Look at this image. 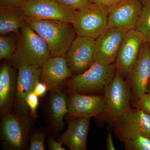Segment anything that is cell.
<instances>
[{
	"label": "cell",
	"instance_id": "cell-1",
	"mask_svg": "<svg viewBox=\"0 0 150 150\" xmlns=\"http://www.w3.org/2000/svg\"><path fill=\"white\" fill-rule=\"evenodd\" d=\"M18 35L16 49L11 59L13 67L17 69L27 65L42 68L51 58L46 40L27 23L22 27Z\"/></svg>",
	"mask_w": 150,
	"mask_h": 150
},
{
	"label": "cell",
	"instance_id": "cell-2",
	"mask_svg": "<svg viewBox=\"0 0 150 150\" xmlns=\"http://www.w3.org/2000/svg\"><path fill=\"white\" fill-rule=\"evenodd\" d=\"M26 23L46 40L50 49L51 57H64L77 36L71 23L27 18Z\"/></svg>",
	"mask_w": 150,
	"mask_h": 150
},
{
	"label": "cell",
	"instance_id": "cell-3",
	"mask_svg": "<svg viewBox=\"0 0 150 150\" xmlns=\"http://www.w3.org/2000/svg\"><path fill=\"white\" fill-rule=\"evenodd\" d=\"M116 71L115 63L107 64L94 61L85 71L73 76L65 83L68 89L74 93L99 91L111 82Z\"/></svg>",
	"mask_w": 150,
	"mask_h": 150
},
{
	"label": "cell",
	"instance_id": "cell-4",
	"mask_svg": "<svg viewBox=\"0 0 150 150\" xmlns=\"http://www.w3.org/2000/svg\"><path fill=\"white\" fill-rule=\"evenodd\" d=\"M30 128L29 115L10 112L2 117L1 135L3 146L8 150L24 149Z\"/></svg>",
	"mask_w": 150,
	"mask_h": 150
},
{
	"label": "cell",
	"instance_id": "cell-5",
	"mask_svg": "<svg viewBox=\"0 0 150 150\" xmlns=\"http://www.w3.org/2000/svg\"><path fill=\"white\" fill-rule=\"evenodd\" d=\"M130 87L117 71L112 80L104 89L106 109L105 117L112 123L130 106Z\"/></svg>",
	"mask_w": 150,
	"mask_h": 150
},
{
	"label": "cell",
	"instance_id": "cell-6",
	"mask_svg": "<svg viewBox=\"0 0 150 150\" xmlns=\"http://www.w3.org/2000/svg\"><path fill=\"white\" fill-rule=\"evenodd\" d=\"M112 123L115 134L122 143L139 135L150 139V116L136 108L129 107Z\"/></svg>",
	"mask_w": 150,
	"mask_h": 150
},
{
	"label": "cell",
	"instance_id": "cell-7",
	"mask_svg": "<svg viewBox=\"0 0 150 150\" xmlns=\"http://www.w3.org/2000/svg\"><path fill=\"white\" fill-rule=\"evenodd\" d=\"M108 9L96 4L78 11L72 23L77 35L96 39L108 28Z\"/></svg>",
	"mask_w": 150,
	"mask_h": 150
},
{
	"label": "cell",
	"instance_id": "cell-8",
	"mask_svg": "<svg viewBox=\"0 0 150 150\" xmlns=\"http://www.w3.org/2000/svg\"><path fill=\"white\" fill-rule=\"evenodd\" d=\"M21 8L27 18L56 20L71 23L78 12L54 0H28Z\"/></svg>",
	"mask_w": 150,
	"mask_h": 150
},
{
	"label": "cell",
	"instance_id": "cell-9",
	"mask_svg": "<svg viewBox=\"0 0 150 150\" xmlns=\"http://www.w3.org/2000/svg\"><path fill=\"white\" fill-rule=\"evenodd\" d=\"M96 39L77 36L64 58L73 75H77L87 69L93 62Z\"/></svg>",
	"mask_w": 150,
	"mask_h": 150
},
{
	"label": "cell",
	"instance_id": "cell-10",
	"mask_svg": "<svg viewBox=\"0 0 150 150\" xmlns=\"http://www.w3.org/2000/svg\"><path fill=\"white\" fill-rule=\"evenodd\" d=\"M67 118H90L103 115L106 109L104 96L74 93L67 98Z\"/></svg>",
	"mask_w": 150,
	"mask_h": 150
},
{
	"label": "cell",
	"instance_id": "cell-11",
	"mask_svg": "<svg viewBox=\"0 0 150 150\" xmlns=\"http://www.w3.org/2000/svg\"><path fill=\"white\" fill-rule=\"evenodd\" d=\"M42 68L27 65L18 69L15 96L13 106L14 112L29 115V108L26 104V98L33 91L35 85L39 81Z\"/></svg>",
	"mask_w": 150,
	"mask_h": 150
},
{
	"label": "cell",
	"instance_id": "cell-12",
	"mask_svg": "<svg viewBox=\"0 0 150 150\" xmlns=\"http://www.w3.org/2000/svg\"><path fill=\"white\" fill-rule=\"evenodd\" d=\"M144 42L142 33L131 29L123 37L115 62L117 71L121 75L130 74L137 62L140 48Z\"/></svg>",
	"mask_w": 150,
	"mask_h": 150
},
{
	"label": "cell",
	"instance_id": "cell-13",
	"mask_svg": "<svg viewBox=\"0 0 150 150\" xmlns=\"http://www.w3.org/2000/svg\"><path fill=\"white\" fill-rule=\"evenodd\" d=\"M143 6L141 0H122L108 8V28L134 29Z\"/></svg>",
	"mask_w": 150,
	"mask_h": 150
},
{
	"label": "cell",
	"instance_id": "cell-14",
	"mask_svg": "<svg viewBox=\"0 0 150 150\" xmlns=\"http://www.w3.org/2000/svg\"><path fill=\"white\" fill-rule=\"evenodd\" d=\"M127 30L108 28L96 39L93 62L107 64L115 63L123 37Z\"/></svg>",
	"mask_w": 150,
	"mask_h": 150
},
{
	"label": "cell",
	"instance_id": "cell-15",
	"mask_svg": "<svg viewBox=\"0 0 150 150\" xmlns=\"http://www.w3.org/2000/svg\"><path fill=\"white\" fill-rule=\"evenodd\" d=\"M72 76L64 57H51L42 68L39 81L46 84L48 91L58 92Z\"/></svg>",
	"mask_w": 150,
	"mask_h": 150
},
{
	"label": "cell",
	"instance_id": "cell-16",
	"mask_svg": "<svg viewBox=\"0 0 150 150\" xmlns=\"http://www.w3.org/2000/svg\"><path fill=\"white\" fill-rule=\"evenodd\" d=\"M129 76L131 93L136 100L147 92L150 77V46L146 42L142 44L136 64Z\"/></svg>",
	"mask_w": 150,
	"mask_h": 150
},
{
	"label": "cell",
	"instance_id": "cell-17",
	"mask_svg": "<svg viewBox=\"0 0 150 150\" xmlns=\"http://www.w3.org/2000/svg\"><path fill=\"white\" fill-rule=\"evenodd\" d=\"M14 69L9 60L0 69V112L2 117L10 113L13 106L17 77Z\"/></svg>",
	"mask_w": 150,
	"mask_h": 150
},
{
	"label": "cell",
	"instance_id": "cell-18",
	"mask_svg": "<svg viewBox=\"0 0 150 150\" xmlns=\"http://www.w3.org/2000/svg\"><path fill=\"white\" fill-rule=\"evenodd\" d=\"M90 125V118L72 119L66 131L59 138V142L71 150H86Z\"/></svg>",
	"mask_w": 150,
	"mask_h": 150
},
{
	"label": "cell",
	"instance_id": "cell-19",
	"mask_svg": "<svg viewBox=\"0 0 150 150\" xmlns=\"http://www.w3.org/2000/svg\"><path fill=\"white\" fill-rule=\"evenodd\" d=\"M27 17L21 9L13 7H0V34H18L22 27L26 23Z\"/></svg>",
	"mask_w": 150,
	"mask_h": 150
},
{
	"label": "cell",
	"instance_id": "cell-20",
	"mask_svg": "<svg viewBox=\"0 0 150 150\" xmlns=\"http://www.w3.org/2000/svg\"><path fill=\"white\" fill-rule=\"evenodd\" d=\"M49 108L53 127L57 131H61L64 126V117L68 112L67 98L64 93H52L49 99Z\"/></svg>",
	"mask_w": 150,
	"mask_h": 150
},
{
	"label": "cell",
	"instance_id": "cell-21",
	"mask_svg": "<svg viewBox=\"0 0 150 150\" xmlns=\"http://www.w3.org/2000/svg\"><path fill=\"white\" fill-rule=\"evenodd\" d=\"M17 41L11 35L0 36V59L11 60L16 48Z\"/></svg>",
	"mask_w": 150,
	"mask_h": 150
},
{
	"label": "cell",
	"instance_id": "cell-22",
	"mask_svg": "<svg viewBox=\"0 0 150 150\" xmlns=\"http://www.w3.org/2000/svg\"><path fill=\"white\" fill-rule=\"evenodd\" d=\"M134 29L143 35L150 32V3L143 6Z\"/></svg>",
	"mask_w": 150,
	"mask_h": 150
},
{
	"label": "cell",
	"instance_id": "cell-23",
	"mask_svg": "<svg viewBox=\"0 0 150 150\" xmlns=\"http://www.w3.org/2000/svg\"><path fill=\"white\" fill-rule=\"evenodd\" d=\"M127 150H150V139L144 136H137L123 142Z\"/></svg>",
	"mask_w": 150,
	"mask_h": 150
},
{
	"label": "cell",
	"instance_id": "cell-24",
	"mask_svg": "<svg viewBox=\"0 0 150 150\" xmlns=\"http://www.w3.org/2000/svg\"><path fill=\"white\" fill-rule=\"evenodd\" d=\"M66 7L75 11H82L90 8L94 4L90 0H54Z\"/></svg>",
	"mask_w": 150,
	"mask_h": 150
},
{
	"label": "cell",
	"instance_id": "cell-25",
	"mask_svg": "<svg viewBox=\"0 0 150 150\" xmlns=\"http://www.w3.org/2000/svg\"><path fill=\"white\" fill-rule=\"evenodd\" d=\"M46 135L42 132H36L31 135L30 139L29 150H45Z\"/></svg>",
	"mask_w": 150,
	"mask_h": 150
},
{
	"label": "cell",
	"instance_id": "cell-26",
	"mask_svg": "<svg viewBox=\"0 0 150 150\" xmlns=\"http://www.w3.org/2000/svg\"><path fill=\"white\" fill-rule=\"evenodd\" d=\"M134 105L150 116V93H146L140 96L135 100Z\"/></svg>",
	"mask_w": 150,
	"mask_h": 150
},
{
	"label": "cell",
	"instance_id": "cell-27",
	"mask_svg": "<svg viewBox=\"0 0 150 150\" xmlns=\"http://www.w3.org/2000/svg\"><path fill=\"white\" fill-rule=\"evenodd\" d=\"M26 104L29 109L30 115L31 118L35 119L36 118V110L38 104V96L32 91L28 96L26 99Z\"/></svg>",
	"mask_w": 150,
	"mask_h": 150
},
{
	"label": "cell",
	"instance_id": "cell-28",
	"mask_svg": "<svg viewBox=\"0 0 150 150\" xmlns=\"http://www.w3.org/2000/svg\"><path fill=\"white\" fill-rule=\"evenodd\" d=\"M28 0H0V7H13L21 8L26 4Z\"/></svg>",
	"mask_w": 150,
	"mask_h": 150
},
{
	"label": "cell",
	"instance_id": "cell-29",
	"mask_svg": "<svg viewBox=\"0 0 150 150\" xmlns=\"http://www.w3.org/2000/svg\"><path fill=\"white\" fill-rule=\"evenodd\" d=\"M122 0H90L94 4L102 6L108 9L113 6Z\"/></svg>",
	"mask_w": 150,
	"mask_h": 150
},
{
	"label": "cell",
	"instance_id": "cell-30",
	"mask_svg": "<svg viewBox=\"0 0 150 150\" xmlns=\"http://www.w3.org/2000/svg\"><path fill=\"white\" fill-rule=\"evenodd\" d=\"M48 91L46 84L38 81L35 85L33 91L38 97L43 96Z\"/></svg>",
	"mask_w": 150,
	"mask_h": 150
},
{
	"label": "cell",
	"instance_id": "cell-31",
	"mask_svg": "<svg viewBox=\"0 0 150 150\" xmlns=\"http://www.w3.org/2000/svg\"><path fill=\"white\" fill-rule=\"evenodd\" d=\"M63 144L61 142H56L54 139L49 137L48 141V147L49 150H65L64 148L62 146Z\"/></svg>",
	"mask_w": 150,
	"mask_h": 150
},
{
	"label": "cell",
	"instance_id": "cell-32",
	"mask_svg": "<svg viewBox=\"0 0 150 150\" xmlns=\"http://www.w3.org/2000/svg\"><path fill=\"white\" fill-rule=\"evenodd\" d=\"M107 149L108 150H115V149L113 144L112 138L111 133H108L107 139Z\"/></svg>",
	"mask_w": 150,
	"mask_h": 150
},
{
	"label": "cell",
	"instance_id": "cell-33",
	"mask_svg": "<svg viewBox=\"0 0 150 150\" xmlns=\"http://www.w3.org/2000/svg\"><path fill=\"white\" fill-rule=\"evenodd\" d=\"M144 42L147 43L150 46V32L146 34H144Z\"/></svg>",
	"mask_w": 150,
	"mask_h": 150
},
{
	"label": "cell",
	"instance_id": "cell-34",
	"mask_svg": "<svg viewBox=\"0 0 150 150\" xmlns=\"http://www.w3.org/2000/svg\"><path fill=\"white\" fill-rule=\"evenodd\" d=\"M147 92L150 93V77L148 82L147 88Z\"/></svg>",
	"mask_w": 150,
	"mask_h": 150
},
{
	"label": "cell",
	"instance_id": "cell-35",
	"mask_svg": "<svg viewBox=\"0 0 150 150\" xmlns=\"http://www.w3.org/2000/svg\"><path fill=\"white\" fill-rule=\"evenodd\" d=\"M141 2L143 4V5L150 3V0H141Z\"/></svg>",
	"mask_w": 150,
	"mask_h": 150
}]
</instances>
